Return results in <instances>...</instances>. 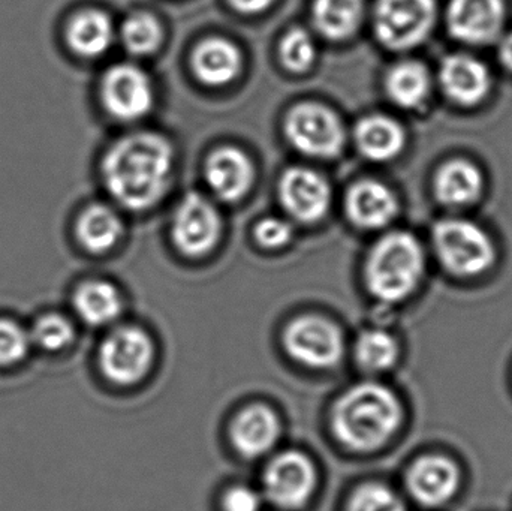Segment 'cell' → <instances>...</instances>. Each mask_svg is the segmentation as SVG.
<instances>
[{
  "instance_id": "1",
  "label": "cell",
  "mask_w": 512,
  "mask_h": 511,
  "mask_svg": "<svg viewBox=\"0 0 512 511\" xmlns=\"http://www.w3.org/2000/svg\"><path fill=\"white\" fill-rule=\"evenodd\" d=\"M173 156L168 140L153 132H138L117 141L104 161L108 192L126 209H150L167 192Z\"/></svg>"
},
{
  "instance_id": "2",
  "label": "cell",
  "mask_w": 512,
  "mask_h": 511,
  "mask_svg": "<svg viewBox=\"0 0 512 511\" xmlns=\"http://www.w3.org/2000/svg\"><path fill=\"white\" fill-rule=\"evenodd\" d=\"M337 440L352 452L381 449L399 429L402 405L393 390L378 383H361L346 390L333 411Z\"/></svg>"
},
{
  "instance_id": "3",
  "label": "cell",
  "mask_w": 512,
  "mask_h": 511,
  "mask_svg": "<svg viewBox=\"0 0 512 511\" xmlns=\"http://www.w3.org/2000/svg\"><path fill=\"white\" fill-rule=\"evenodd\" d=\"M423 273L424 254L418 240L409 233H391L370 252L367 287L382 302H402L414 293Z\"/></svg>"
},
{
  "instance_id": "4",
  "label": "cell",
  "mask_w": 512,
  "mask_h": 511,
  "mask_svg": "<svg viewBox=\"0 0 512 511\" xmlns=\"http://www.w3.org/2000/svg\"><path fill=\"white\" fill-rule=\"evenodd\" d=\"M439 261L457 276L486 272L495 261V246L486 231L462 219H445L433 230Z\"/></svg>"
},
{
  "instance_id": "5",
  "label": "cell",
  "mask_w": 512,
  "mask_h": 511,
  "mask_svg": "<svg viewBox=\"0 0 512 511\" xmlns=\"http://www.w3.org/2000/svg\"><path fill=\"white\" fill-rule=\"evenodd\" d=\"M435 20V0H378L375 32L390 50H409L429 36Z\"/></svg>"
},
{
  "instance_id": "6",
  "label": "cell",
  "mask_w": 512,
  "mask_h": 511,
  "mask_svg": "<svg viewBox=\"0 0 512 511\" xmlns=\"http://www.w3.org/2000/svg\"><path fill=\"white\" fill-rule=\"evenodd\" d=\"M286 135L298 152L319 159L336 158L345 146L339 117L321 104L297 105L286 117Z\"/></svg>"
},
{
  "instance_id": "7",
  "label": "cell",
  "mask_w": 512,
  "mask_h": 511,
  "mask_svg": "<svg viewBox=\"0 0 512 511\" xmlns=\"http://www.w3.org/2000/svg\"><path fill=\"white\" fill-rule=\"evenodd\" d=\"M155 345L144 330L122 327L105 338L99 348L102 374L120 386H132L149 374Z\"/></svg>"
},
{
  "instance_id": "8",
  "label": "cell",
  "mask_w": 512,
  "mask_h": 511,
  "mask_svg": "<svg viewBox=\"0 0 512 511\" xmlns=\"http://www.w3.org/2000/svg\"><path fill=\"white\" fill-rule=\"evenodd\" d=\"M283 342L289 356L310 369L334 368L345 354V339L339 327L313 315L292 321Z\"/></svg>"
},
{
  "instance_id": "9",
  "label": "cell",
  "mask_w": 512,
  "mask_h": 511,
  "mask_svg": "<svg viewBox=\"0 0 512 511\" xmlns=\"http://www.w3.org/2000/svg\"><path fill=\"white\" fill-rule=\"evenodd\" d=\"M262 483L271 504L283 510H298L309 503L315 492V467L303 453L289 450L271 459Z\"/></svg>"
},
{
  "instance_id": "10",
  "label": "cell",
  "mask_w": 512,
  "mask_h": 511,
  "mask_svg": "<svg viewBox=\"0 0 512 511\" xmlns=\"http://www.w3.org/2000/svg\"><path fill=\"white\" fill-rule=\"evenodd\" d=\"M221 236L218 210L200 194L186 195L177 207L173 221V240L189 257L209 254Z\"/></svg>"
},
{
  "instance_id": "11",
  "label": "cell",
  "mask_w": 512,
  "mask_h": 511,
  "mask_svg": "<svg viewBox=\"0 0 512 511\" xmlns=\"http://www.w3.org/2000/svg\"><path fill=\"white\" fill-rule=\"evenodd\" d=\"M102 101L111 116L137 120L152 110L155 102L152 81L134 65H117L102 80Z\"/></svg>"
},
{
  "instance_id": "12",
  "label": "cell",
  "mask_w": 512,
  "mask_h": 511,
  "mask_svg": "<svg viewBox=\"0 0 512 511\" xmlns=\"http://www.w3.org/2000/svg\"><path fill=\"white\" fill-rule=\"evenodd\" d=\"M279 195L286 212L304 224L321 221L330 209V185L321 174L309 168L286 171L280 179Z\"/></svg>"
},
{
  "instance_id": "13",
  "label": "cell",
  "mask_w": 512,
  "mask_h": 511,
  "mask_svg": "<svg viewBox=\"0 0 512 511\" xmlns=\"http://www.w3.org/2000/svg\"><path fill=\"white\" fill-rule=\"evenodd\" d=\"M505 18L504 0H451L448 29L466 44H487L501 32Z\"/></svg>"
},
{
  "instance_id": "14",
  "label": "cell",
  "mask_w": 512,
  "mask_h": 511,
  "mask_svg": "<svg viewBox=\"0 0 512 511\" xmlns=\"http://www.w3.org/2000/svg\"><path fill=\"white\" fill-rule=\"evenodd\" d=\"M406 485L417 503L427 507L442 506L459 491L460 471L445 456H424L412 465Z\"/></svg>"
},
{
  "instance_id": "15",
  "label": "cell",
  "mask_w": 512,
  "mask_h": 511,
  "mask_svg": "<svg viewBox=\"0 0 512 511\" xmlns=\"http://www.w3.org/2000/svg\"><path fill=\"white\" fill-rule=\"evenodd\" d=\"M254 165L242 150L222 147L206 162V180L216 197L237 201L245 197L254 183Z\"/></svg>"
},
{
  "instance_id": "16",
  "label": "cell",
  "mask_w": 512,
  "mask_h": 511,
  "mask_svg": "<svg viewBox=\"0 0 512 511\" xmlns=\"http://www.w3.org/2000/svg\"><path fill=\"white\" fill-rule=\"evenodd\" d=\"M439 81L448 98L460 105L483 101L492 86L489 69L475 57L453 54L442 62Z\"/></svg>"
},
{
  "instance_id": "17",
  "label": "cell",
  "mask_w": 512,
  "mask_h": 511,
  "mask_svg": "<svg viewBox=\"0 0 512 511\" xmlns=\"http://www.w3.org/2000/svg\"><path fill=\"white\" fill-rule=\"evenodd\" d=\"M279 437V417L265 405L245 408L231 425V441L237 452L248 459L261 458L270 453Z\"/></svg>"
},
{
  "instance_id": "18",
  "label": "cell",
  "mask_w": 512,
  "mask_h": 511,
  "mask_svg": "<svg viewBox=\"0 0 512 511\" xmlns=\"http://www.w3.org/2000/svg\"><path fill=\"white\" fill-rule=\"evenodd\" d=\"M399 212L396 195L390 188L363 180L349 189L346 197V213L357 227L378 230L387 227Z\"/></svg>"
},
{
  "instance_id": "19",
  "label": "cell",
  "mask_w": 512,
  "mask_h": 511,
  "mask_svg": "<svg viewBox=\"0 0 512 511\" xmlns=\"http://www.w3.org/2000/svg\"><path fill=\"white\" fill-rule=\"evenodd\" d=\"M192 65L198 80L209 86H225L242 71V54L227 39L209 38L195 48Z\"/></svg>"
},
{
  "instance_id": "20",
  "label": "cell",
  "mask_w": 512,
  "mask_h": 511,
  "mask_svg": "<svg viewBox=\"0 0 512 511\" xmlns=\"http://www.w3.org/2000/svg\"><path fill=\"white\" fill-rule=\"evenodd\" d=\"M483 192V176L471 162L456 159L439 168L435 194L445 206L462 207L474 203Z\"/></svg>"
},
{
  "instance_id": "21",
  "label": "cell",
  "mask_w": 512,
  "mask_h": 511,
  "mask_svg": "<svg viewBox=\"0 0 512 511\" xmlns=\"http://www.w3.org/2000/svg\"><path fill=\"white\" fill-rule=\"evenodd\" d=\"M405 132L390 117L369 116L355 128V143L370 161H391L405 146Z\"/></svg>"
},
{
  "instance_id": "22",
  "label": "cell",
  "mask_w": 512,
  "mask_h": 511,
  "mask_svg": "<svg viewBox=\"0 0 512 511\" xmlns=\"http://www.w3.org/2000/svg\"><path fill=\"white\" fill-rule=\"evenodd\" d=\"M74 306L84 323L92 327L110 326L122 314L119 290L105 281H90L78 287Z\"/></svg>"
},
{
  "instance_id": "23",
  "label": "cell",
  "mask_w": 512,
  "mask_h": 511,
  "mask_svg": "<svg viewBox=\"0 0 512 511\" xmlns=\"http://www.w3.org/2000/svg\"><path fill=\"white\" fill-rule=\"evenodd\" d=\"M66 36L72 50L80 56H102L113 42V23L104 12L89 9L72 18Z\"/></svg>"
},
{
  "instance_id": "24",
  "label": "cell",
  "mask_w": 512,
  "mask_h": 511,
  "mask_svg": "<svg viewBox=\"0 0 512 511\" xmlns=\"http://www.w3.org/2000/svg\"><path fill=\"white\" fill-rule=\"evenodd\" d=\"M363 9V0H315L313 23L325 38L343 41L357 32Z\"/></svg>"
},
{
  "instance_id": "25",
  "label": "cell",
  "mask_w": 512,
  "mask_h": 511,
  "mask_svg": "<svg viewBox=\"0 0 512 511\" xmlns=\"http://www.w3.org/2000/svg\"><path fill=\"white\" fill-rule=\"evenodd\" d=\"M385 87L394 104L402 108L418 107L429 96V71L423 63L405 60L390 69Z\"/></svg>"
},
{
  "instance_id": "26",
  "label": "cell",
  "mask_w": 512,
  "mask_h": 511,
  "mask_svg": "<svg viewBox=\"0 0 512 511\" xmlns=\"http://www.w3.org/2000/svg\"><path fill=\"white\" fill-rule=\"evenodd\" d=\"M122 231V221L117 213L101 204L86 209L77 225L78 239L84 248L95 254H102L113 248L122 237Z\"/></svg>"
},
{
  "instance_id": "27",
  "label": "cell",
  "mask_w": 512,
  "mask_h": 511,
  "mask_svg": "<svg viewBox=\"0 0 512 511\" xmlns=\"http://www.w3.org/2000/svg\"><path fill=\"white\" fill-rule=\"evenodd\" d=\"M399 359V344L390 333L369 330L355 344V360L363 371L370 374L388 371Z\"/></svg>"
},
{
  "instance_id": "28",
  "label": "cell",
  "mask_w": 512,
  "mask_h": 511,
  "mask_svg": "<svg viewBox=\"0 0 512 511\" xmlns=\"http://www.w3.org/2000/svg\"><path fill=\"white\" fill-rule=\"evenodd\" d=\"M123 44L137 56H147L158 50L162 41V29L153 15L138 12L123 24Z\"/></svg>"
},
{
  "instance_id": "29",
  "label": "cell",
  "mask_w": 512,
  "mask_h": 511,
  "mask_svg": "<svg viewBox=\"0 0 512 511\" xmlns=\"http://www.w3.org/2000/svg\"><path fill=\"white\" fill-rule=\"evenodd\" d=\"M32 344L45 351H60L74 341V327L60 315L51 314L39 318L29 333Z\"/></svg>"
},
{
  "instance_id": "30",
  "label": "cell",
  "mask_w": 512,
  "mask_h": 511,
  "mask_svg": "<svg viewBox=\"0 0 512 511\" xmlns=\"http://www.w3.org/2000/svg\"><path fill=\"white\" fill-rule=\"evenodd\" d=\"M280 59L286 68L304 72L316 59V45L304 29H292L280 42Z\"/></svg>"
},
{
  "instance_id": "31",
  "label": "cell",
  "mask_w": 512,
  "mask_h": 511,
  "mask_svg": "<svg viewBox=\"0 0 512 511\" xmlns=\"http://www.w3.org/2000/svg\"><path fill=\"white\" fill-rule=\"evenodd\" d=\"M348 511H406V507L390 488L370 483L354 492Z\"/></svg>"
},
{
  "instance_id": "32",
  "label": "cell",
  "mask_w": 512,
  "mask_h": 511,
  "mask_svg": "<svg viewBox=\"0 0 512 511\" xmlns=\"http://www.w3.org/2000/svg\"><path fill=\"white\" fill-rule=\"evenodd\" d=\"M30 345V335L20 324L8 318H0V368L20 363L26 357Z\"/></svg>"
},
{
  "instance_id": "33",
  "label": "cell",
  "mask_w": 512,
  "mask_h": 511,
  "mask_svg": "<svg viewBox=\"0 0 512 511\" xmlns=\"http://www.w3.org/2000/svg\"><path fill=\"white\" fill-rule=\"evenodd\" d=\"M292 227L288 222L279 218L262 219L255 228V237L264 248H282L291 242Z\"/></svg>"
},
{
  "instance_id": "34",
  "label": "cell",
  "mask_w": 512,
  "mask_h": 511,
  "mask_svg": "<svg viewBox=\"0 0 512 511\" xmlns=\"http://www.w3.org/2000/svg\"><path fill=\"white\" fill-rule=\"evenodd\" d=\"M261 497L248 486H236L225 494V511H261Z\"/></svg>"
},
{
  "instance_id": "35",
  "label": "cell",
  "mask_w": 512,
  "mask_h": 511,
  "mask_svg": "<svg viewBox=\"0 0 512 511\" xmlns=\"http://www.w3.org/2000/svg\"><path fill=\"white\" fill-rule=\"evenodd\" d=\"M273 2L274 0H230L234 9L248 15L265 11V9L270 8Z\"/></svg>"
},
{
  "instance_id": "36",
  "label": "cell",
  "mask_w": 512,
  "mask_h": 511,
  "mask_svg": "<svg viewBox=\"0 0 512 511\" xmlns=\"http://www.w3.org/2000/svg\"><path fill=\"white\" fill-rule=\"evenodd\" d=\"M499 57H501V62L504 63L505 68L512 72V33L502 41L501 48H499Z\"/></svg>"
}]
</instances>
